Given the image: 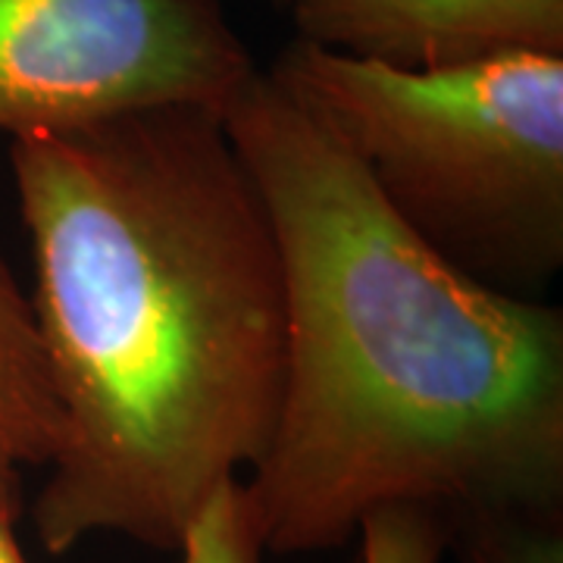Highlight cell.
<instances>
[{"label": "cell", "mask_w": 563, "mask_h": 563, "mask_svg": "<svg viewBox=\"0 0 563 563\" xmlns=\"http://www.w3.org/2000/svg\"><path fill=\"white\" fill-rule=\"evenodd\" d=\"M0 563H29L22 558L20 544L13 539V526L0 520Z\"/></svg>", "instance_id": "10"}, {"label": "cell", "mask_w": 563, "mask_h": 563, "mask_svg": "<svg viewBox=\"0 0 563 563\" xmlns=\"http://www.w3.org/2000/svg\"><path fill=\"white\" fill-rule=\"evenodd\" d=\"M295 38L398 69L563 54V0H288Z\"/></svg>", "instance_id": "5"}, {"label": "cell", "mask_w": 563, "mask_h": 563, "mask_svg": "<svg viewBox=\"0 0 563 563\" xmlns=\"http://www.w3.org/2000/svg\"><path fill=\"white\" fill-rule=\"evenodd\" d=\"M179 563H261L263 548L257 507L242 479H232L203 504L179 544Z\"/></svg>", "instance_id": "7"}, {"label": "cell", "mask_w": 563, "mask_h": 563, "mask_svg": "<svg viewBox=\"0 0 563 563\" xmlns=\"http://www.w3.org/2000/svg\"><path fill=\"white\" fill-rule=\"evenodd\" d=\"M361 563H442L448 551L444 520L417 504H395L361 523Z\"/></svg>", "instance_id": "9"}, {"label": "cell", "mask_w": 563, "mask_h": 563, "mask_svg": "<svg viewBox=\"0 0 563 563\" xmlns=\"http://www.w3.org/2000/svg\"><path fill=\"white\" fill-rule=\"evenodd\" d=\"M461 563H563V517H483L454 526Z\"/></svg>", "instance_id": "8"}, {"label": "cell", "mask_w": 563, "mask_h": 563, "mask_svg": "<svg viewBox=\"0 0 563 563\" xmlns=\"http://www.w3.org/2000/svg\"><path fill=\"white\" fill-rule=\"evenodd\" d=\"M257 73L222 0H0V132L229 101Z\"/></svg>", "instance_id": "4"}, {"label": "cell", "mask_w": 563, "mask_h": 563, "mask_svg": "<svg viewBox=\"0 0 563 563\" xmlns=\"http://www.w3.org/2000/svg\"><path fill=\"white\" fill-rule=\"evenodd\" d=\"M10 169L63 413L35 536L51 554L91 536L179 551L279 417L285 279L261 188L201 103L22 132Z\"/></svg>", "instance_id": "1"}, {"label": "cell", "mask_w": 563, "mask_h": 563, "mask_svg": "<svg viewBox=\"0 0 563 563\" xmlns=\"http://www.w3.org/2000/svg\"><path fill=\"white\" fill-rule=\"evenodd\" d=\"M276 3H282V7H285V3H288V0H276Z\"/></svg>", "instance_id": "11"}, {"label": "cell", "mask_w": 563, "mask_h": 563, "mask_svg": "<svg viewBox=\"0 0 563 563\" xmlns=\"http://www.w3.org/2000/svg\"><path fill=\"white\" fill-rule=\"evenodd\" d=\"M63 432L35 303L0 254V520H20L22 473L47 466Z\"/></svg>", "instance_id": "6"}, {"label": "cell", "mask_w": 563, "mask_h": 563, "mask_svg": "<svg viewBox=\"0 0 563 563\" xmlns=\"http://www.w3.org/2000/svg\"><path fill=\"white\" fill-rule=\"evenodd\" d=\"M266 73L463 276L529 298L561 273L563 54L398 69L295 38Z\"/></svg>", "instance_id": "3"}, {"label": "cell", "mask_w": 563, "mask_h": 563, "mask_svg": "<svg viewBox=\"0 0 563 563\" xmlns=\"http://www.w3.org/2000/svg\"><path fill=\"white\" fill-rule=\"evenodd\" d=\"M276 229L285 379L247 492L263 548L344 544L395 504L563 517V310L463 276L263 66L220 107Z\"/></svg>", "instance_id": "2"}]
</instances>
